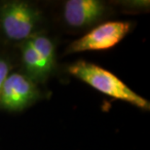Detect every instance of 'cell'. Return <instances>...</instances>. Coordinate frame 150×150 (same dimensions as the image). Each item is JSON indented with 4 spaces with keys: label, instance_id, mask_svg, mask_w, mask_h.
I'll use <instances>...</instances> for the list:
<instances>
[{
    "label": "cell",
    "instance_id": "obj_1",
    "mask_svg": "<svg viewBox=\"0 0 150 150\" xmlns=\"http://www.w3.org/2000/svg\"><path fill=\"white\" fill-rule=\"evenodd\" d=\"M67 72L114 100L131 103L147 111L150 109V103L147 100L129 88L115 74L100 65L85 61H77L68 65Z\"/></svg>",
    "mask_w": 150,
    "mask_h": 150
},
{
    "label": "cell",
    "instance_id": "obj_2",
    "mask_svg": "<svg viewBox=\"0 0 150 150\" xmlns=\"http://www.w3.org/2000/svg\"><path fill=\"white\" fill-rule=\"evenodd\" d=\"M43 14L36 5L23 0L0 3V32L7 41L22 44L38 33Z\"/></svg>",
    "mask_w": 150,
    "mask_h": 150
},
{
    "label": "cell",
    "instance_id": "obj_3",
    "mask_svg": "<svg viewBox=\"0 0 150 150\" xmlns=\"http://www.w3.org/2000/svg\"><path fill=\"white\" fill-rule=\"evenodd\" d=\"M132 29V23L123 21L106 22L92 28L88 33L74 40L65 54L103 51L116 46Z\"/></svg>",
    "mask_w": 150,
    "mask_h": 150
},
{
    "label": "cell",
    "instance_id": "obj_4",
    "mask_svg": "<svg viewBox=\"0 0 150 150\" xmlns=\"http://www.w3.org/2000/svg\"><path fill=\"white\" fill-rule=\"evenodd\" d=\"M41 98L38 85L23 72H11L0 90V109L20 112Z\"/></svg>",
    "mask_w": 150,
    "mask_h": 150
},
{
    "label": "cell",
    "instance_id": "obj_5",
    "mask_svg": "<svg viewBox=\"0 0 150 150\" xmlns=\"http://www.w3.org/2000/svg\"><path fill=\"white\" fill-rule=\"evenodd\" d=\"M110 11L109 4L100 0H67L62 7V19L71 28L84 29L98 23Z\"/></svg>",
    "mask_w": 150,
    "mask_h": 150
},
{
    "label": "cell",
    "instance_id": "obj_6",
    "mask_svg": "<svg viewBox=\"0 0 150 150\" xmlns=\"http://www.w3.org/2000/svg\"><path fill=\"white\" fill-rule=\"evenodd\" d=\"M19 48L23 67L22 72L30 78L37 85L39 83L46 82L54 71L53 68H51L45 62L28 40L20 44Z\"/></svg>",
    "mask_w": 150,
    "mask_h": 150
},
{
    "label": "cell",
    "instance_id": "obj_7",
    "mask_svg": "<svg viewBox=\"0 0 150 150\" xmlns=\"http://www.w3.org/2000/svg\"><path fill=\"white\" fill-rule=\"evenodd\" d=\"M28 41L32 45V47L37 51V53L41 56L45 62L55 70L57 65V51L56 44L53 39L47 34L38 32L29 38Z\"/></svg>",
    "mask_w": 150,
    "mask_h": 150
},
{
    "label": "cell",
    "instance_id": "obj_8",
    "mask_svg": "<svg viewBox=\"0 0 150 150\" xmlns=\"http://www.w3.org/2000/svg\"><path fill=\"white\" fill-rule=\"evenodd\" d=\"M12 64L7 57L0 55V90H1L3 83L5 82L6 78L11 73Z\"/></svg>",
    "mask_w": 150,
    "mask_h": 150
},
{
    "label": "cell",
    "instance_id": "obj_9",
    "mask_svg": "<svg viewBox=\"0 0 150 150\" xmlns=\"http://www.w3.org/2000/svg\"><path fill=\"white\" fill-rule=\"evenodd\" d=\"M122 6H124L128 9V10H146V8L149 7V1H145V0H129V1H121Z\"/></svg>",
    "mask_w": 150,
    "mask_h": 150
}]
</instances>
